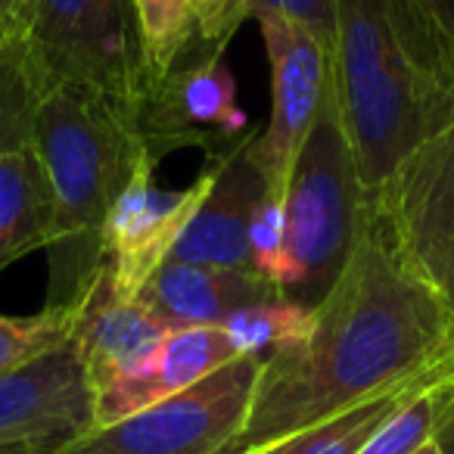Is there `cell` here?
<instances>
[{
  "label": "cell",
  "instance_id": "obj_1",
  "mask_svg": "<svg viewBox=\"0 0 454 454\" xmlns=\"http://www.w3.org/2000/svg\"><path fill=\"white\" fill-rule=\"evenodd\" d=\"M454 361V315L398 255L373 215L371 231L309 336L262 361L253 411L231 454H247Z\"/></svg>",
  "mask_w": 454,
  "mask_h": 454
},
{
  "label": "cell",
  "instance_id": "obj_2",
  "mask_svg": "<svg viewBox=\"0 0 454 454\" xmlns=\"http://www.w3.org/2000/svg\"><path fill=\"white\" fill-rule=\"evenodd\" d=\"M333 97L371 202L454 115V44L411 0H336Z\"/></svg>",
  "mask_w": 454,
  "mask_h": 454
},
{
  "label": "cell",
  "instance_id": "obj_3",
  "mask_svg": "<svg viewBox=\"0 0 454 454\" xmlns=\"http://www.w3.org/2000/svg\"><path fill=\"white\" fill-rule=\"evenodd\" d=\"M32 144L53 193L44 309L72 315L106 265L103 231L115 200L137 165L156 156L134 113L78 88H57L44 97Z\"/></svg>",
  "mask_w": 454,
  "mask_h": 454
},
{
  "label": "cell",
  "instance_id": "obj_4",
  "mask_svg": "<svg viewBox=\"0 0 454 454\" xmlns=\"http://www.w3.org/2000/svg\"><path fill=\"white\" fill-rule=\"evenodd\" d=\"M284 208L293 268L286 296L315 309L373 224V202L361 184L333 84L293 165Z\"/></svg>",
  "mask_w": 454,
  "mask_h": 454
},
{
  "label": "cell",
  "instance_id": "obj_5",
  "mask_svg": "<svg viewBox=\"0 0 454 454\" xmlns=\"http://www.w3.org/2000/svg\"><path fill=\"white\" fill-rule=\"evenodd\" d=\"M20 44L44 94L78 88L134 113L146 100L134 0H26Z\"/></svg>",
  "mask_w": 454,
  "mask_h": 454
},
{
  "label": "cell",
  "instance_id": "obj_6",
  "mask_svg": "<svg viewBox=\"0 0 454 454\" xmlns=\"http://www.w3.org/2000/svg\"><path fill=\"white\" fill-rule=\"evenodd\" d=\"M262 358H234L190 389L97 427L47 454H231L243 435Z\"/></svg>",
  "mask_w": 454,
  "mask_h": 454
},
{
  "label": "cell",
  "instance_id": "obj_7",
  "mask_svg": "<svg viewBox=\"0 0 454 454\" xmlns=\"http://www.w3.org/2000/svg\"><path fill=\"white\" fill-rule=\"evenodd\" d=\"M255 22L271 66V115L265 131L249 140L247 153L265 181L268 200L284 202L293 165L333 84L330 44L284 16H255Z\"/></svg>",
  "mask_w": 454,
  "mask_h": 454
},
{
  "label": "cell",
  "instance_id": "obj_8",
  "mask_svg": "<svg viewBox=\"0 0 454 454\" xmlns=\"http://www.w3.org/2000/svg\"><path fill=\"white\" fill-rule=\"evenodd\" d=\"M373 215L398 255L433 286L454 262V115L398 162Z\"/></svg>",
  "mask_w": 454,
  "mask_h": 454
},
{
  "label": "cell",
  "instance_id": "obj_9",
  "mask_svg": "<svg viewBox=\"0 0 454 454\" xmlns=\"http://www.w3.org/2000/svg\"><path fill=\"white\" fill-rule=\"evenodd\" d=\"M224 51L196 38L175 69L150 88L137 125L156 159L187 146L234 144L249 134Z\"/></svg>",
  "mask_w": 454,
  "mask_h": 454
},
{
  "label": "cell",
  "instance_id": "obj_10",
  "mask_svg": "<svg viewBox=\"0 0 454 454\" xmlns=\"http://www.w3.org/2000/svg\"><path fill=\"white\" fill-rule=\"evenodd\" d=\"M156 159H144L115 200L103 231L106 268L125 296H140L153 274L171 259L184 231L193 221L212 187V168H202L193 184L165 190L156 184Z\"/></svg>",
  "mask_w": 454,
  "mask_h": 454
},
{
  "label": "cell",
  "instance_id": "obj_11",
  "mask_svg": "<svg viewBox=\"0 0 454 454\" xmlns=\"http://www.w3.org/2000/svg\"><path fill=\"white\" fill-rule=\"evenodd\" d=\"M171 324L140 296L115 290L113 274L103 265L100 278L72 311V340L90 392L103 395L113 386L137 377L162 348Z\"/></svg>",
  "mask_w": 454,
  "mask_h": 454
},
{
  "label": "cell",
  "instance_id": "obj_12",
  "mask_svg": "<svg viewBox=\"0 0 454 454\" xmlns=\"http://www.w3.org/2000/svg\"><path fill=\"white\" fill-rule=\"evenodd\" d=\"M94 427V392L75 348L63 346L0 373V448H57Z\"/></svg>",
  "mask_w": 454,
  "mask_h": 454
},
{
  "label": "cell",
  "instance_id": "obj_13",
  "mask_svg": "<svg viewBox=\"0 0 454 454\" xmlns=\"http://www.w3.org/2000/svg\"><path fill=\"white\" fill-rule=\"evenodd\" d=\"M255 131L243 134L231 146L208 156L212 187L202 206L196 208L193 221L184 231L168 262L187 265L231 268V271H253L249 262V224L259 212L268 187L259 168L249 162V140Z\"/></svg>",
  "mask_w": 454,
  "mask_h": 454
},
{
  "label": "cell",
  "instance_id": "obj_14",
  "mask_svg": "<svg viewBox=\"0 0 454 454\" xmlns=\"http://www.w3.org/2000/svg\"><path fill=\"white\" fill-rule=\"evenodd\" d=\"M234 358H243V355L221 327H175L165 336L156 358L137 377L94 398V427L90 429L119 423L175 392L190 389Z\"/></svg>",
  "mask_w": 454,
  "mask_h": 454
},
{
  "label": "cell",
  "instance_id": "obj_15",
  "mask_svg": "<svg viewBox=\"0 0 454 454\" xmlns=\"http://www.w3.org/2000/svg\"><path fill=\"white\" fill-rule=\"evenodd\" d=\"M278 296L286 293L255 278L253 271L187 265V262H165L140 293V299L153 305L171 327H221L240 309Z\"/></svg>",
  "mask_w": 454,
  "mask_h": 454
},
{
  "label": "cell",
  "instance_id": "obj_16",
  "mask_svg": "<svg viewBox=\"0 0 454 454\" xmlns=\"http://www.w3.org/2000/svg\"><path fill=\"white\" fill-rule=\"evenodd\" d=\"M53 234V193L38 150L0 153V271L22 255L47 249Z\"/></svg>",
  "mask_w": 454,
  "mask_h": 454
},
{
  "label": "cell",
  "instance_id": "obj_17",
  "mask_svg": "<svg viewBox=\"0 0 454 454\" xmlns=\"http://www.w3.org/2000/svg\"><path fill=\"white\" fill-rule=\"evenodd\" d=\"M451 364H445V367H451ZM433 373H427V377H433ZM427 377H420L417 383L398 386V389H392V392H383V395H373L361 404H352V408L340 411V414L327 417V420H317V423H311V427L299 429V433L284 435V439L271 442V445H262L247 454H361V448H364L367 442H371V435L383 427L386 417H389Z\"/></svg>",
  "mask_w": 454,
  "mask_h": 454
},
{
  "label": "cell",
  "instance_id": "obj_18",
  "mask_svg": "<svg viewBox=\"0 0 454 454\" xmlns=\"http://www.w3.org/2000/svg\"><path fill=\"white\" fill-rule=\"evenodd\" d=\"M454 389V364L427 377L371 435L361 454H417L435 442V427Z\"/></svg>",
  "mask_w": 454,
  "mask_h": 454
},
{
  "label": "cell",
  "instance_id": "obj_19",
  "mask_svg": "<svg viewBox=\"0 0 454 454\" xmlns=\"http://www.w3.org/2000/svg\"><path fill=\"white\" fill-rule=\"evenodd\" d=\"M315 324V309L293 296H278L268 302L249 305L231 315L221 330L231 336L234 348L249 358H262L280 352V348L293 346V342L305 340Z\"/></svg>",
  "mask_w": 454,
  "mask_h": 454
},
{
  "label": "cell",
  "instance_id": "obj_20",
  "mask_svg": "<svg viewBox=\"0 0 454 454\" xmlns=\"http://www.w3.org/2000/svg\"><path fill=\"white\" fill-rule=\"evenodd\" d=\"M146 82L159 84L196 41V16L190 0H134ZM146 88V94H150Z\"/></svg>",
  "mask_w": 454,
  "mask_h": 454
},
{
  "label": "cell",
  "instance_id": "obj_21",
  "mask_svg": "<svg viewBox=\"0 0 454 454\" xmlns=\"http://www.w3.org/2000/svg\"><path fill=\"white\" fill-rule=\"evenodd\" d=\"M72 315L41 309L38 315H0V373L20 371L57 348L69 346Z\"/></svg>",
  "mask_w": 454,
  "mask_h": 454
},
{
  "label": "cell",
  "instance_id": "obj_22",
  "mask_svg": "<svg viewBox=\"0 0 454 454\" xmlns=\"http://www.w3.org/2000/svg\"><path fill=\"white\" fill-rule=\"evenodd\" d=\"M249 262L253 274L286 293L290 286V247H286V208L280 200H262L249 224Z\"/></svg>",
  "mask_w": 454,
  "mask_h": 454
},
{
  "label": "cell",
  "instance_id": "obj_23",
  "mask_svg": "<svg viewBox=\"0 0 454 454\" xmlns=\"http://www.w3.org/2000/svg\"><path fill=\"white\" fill-rule=\"evenodd\" d=\"M255 16H284V20L299 22L333 51L336 0H249V20Z\"/></svg>",
  "mask_w": 454,
  "mask_h": 454
},
{
  "label": "cell",
  "instance_id": "obj_24",
  "mask_svg": "<svg viewBox=\"0 0 454 454\" xmlns=\"http://www.w3.org/2000/svg\"><path fill=\"white\" fill-rule=\"evenodd\" d=\"M196 16V38L227 47L234 32L249 20V0H190Z\"/></svg>",
  "mask_w": 454,
  "mask_h": 454
},
{
  "label": "cell",
  "instance_id": "obj_25",
  "mask_svg": "<svg viewBox=\"0 0 454 454\" xmlns=\"http://www.w3.org/2000/svg\"><path fill=\"white\" fill-rule=\"evenodd\" d=\"M411 4L454 44V0H411Z\"/></svg>",
  "mask_w": 454,
  "mask_h": 454
},
{
  "label": "cell",
  "instance_id": "obj_26",
  "mask_svg": "<svg viewBox=\"0 0 454 454\" xmlns=\"http://www.w3.org/2000/svg\"><path fill=\"white\" fill-rule=\"evenodd\" d=\"M26 0H0V44H10L20 35Z\"/></svg>",
  "mask_w": 454,
  "mask_h": 454
},
{
  "label": "cell",
  "instance_id": "obj_27",
  "mask_svg": "<svg viewBox=\"0 0 454 454\" xmlns=\"http://www.w3.org/2000/svg\"><path fill=\"white\" fill-rule=\"evenodd\" d=\"M435 445L442 448V454H454V389L439 417V427H435Z\"/></svg>",
  "mask_w": 454,
  "mask_h": 454
},
{
  "label": "cell",
  "instance_id": "obj_28",
  "mask_svg": "<svg viewBox=\"0 0 454 454\" xmlns=\"http://www.w3.org/2000/svg\"><path fill=\"white\" fill-rule=\"evenodd\" d=\"M433 290L439 293L442 302H445L448 309H451V315H454V262L445 268V271L439 274V280H435V284H433Z\"/></svg>",
  "mask_w": 454,
  "mask_h": 454
},
{
  "label": "cell",
  "instance_id": "obj_29",
  "mask_svg": "<svg viewBox=\"0 0 454 454\" xmlns=\"http://www.w3.org/2000/svg\"><path fill=\"white\" fill-rule=\"evenodd\" d=\"M0 454H47V448L41 445H4Z\"/></svg>",
  "mask_w": 454,
  "mask_h": 454
},
{
  "label": "cell",
  "instance_id": "obj_30",
  "mask_svg": "<svg viewBox=\"0 0 454 454\" xmlns=\"http://www.w3.org/2000/svg\"><path fill=\"white\" fill-rule=\"evenodd\" d=\"M417 454H442V448L435 445V442H429V445H423V448H420V451H417Z\"/></svg>",
  "mask_w": 454,
  "mask_h": 454
}]
</instances>
